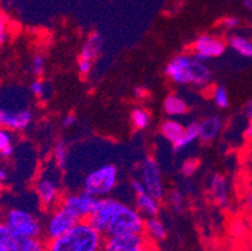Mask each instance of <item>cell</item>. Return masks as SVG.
Here are the masks:
<instances>
[{"label":"cell","instance_id":"6da1fadb","mask_svg":"<svg viewBox=\"0 0 252 251\" xmlns=\"http://www.w3.org/2000/svg\"><path fill=\"white\" fill-rule=\"evenodd\" d=\"M144 221V216L136 207L109 197H100L97 209L88 218L89 224L104 236L142 234Z\"/></svg>","mask_w":252,"mask_h":251},{"label":"cell","instance_id":"7a4b0ae2","mask_svg":"<svg viewBox=\"0 0 252 251\" xmlns=\"http://www.w3.org/2000/svg\"><path fill=\"white\" fill-rule=\"evenodd\" d=\"M104 235L92 226L88 220L78 221L67 232L47 241V251H102Z\"/></svg>","mask_w":252,"mask_h":251},{"label":"cell","instance_id":"3957f363","mask_svg":"<svg viewBox=\"0 0 252 251\" xmlns=\"http://www.w3.org/2000/svg\"><path fill=\"white\" fill-rule=\"evenodd\" d=\"M164 73L176 84H193L201 87L207 86L212 77L205 62L198 61L189 54L176 55L168 62Z\"/></svg>","mask_w":252,"mask_h":251},{"label":"cell","instance_id":"277c9868","mask_svg":"<svg viewBox=\"0 0 252 251\" xmlns=\"http://www.w3.org/2000/svg\"><path fill=\"white\" fill-rule=\"evenodd\" d=\"M4 222L18 239L40 238L44 232L42 222L22 209H10L4 216Z\"/></svg>","mask_w":252,"mask_h":251},{"label":"cell","instance_id":"5b68a950","mask_svg":"<svg viewBox=\"0 0 252 251\" xmlns=\"http://www.w3.org/2000/svg\"><path fill=\"white\" fill-rule=\"evenodd\" d=\"M118 182V169L114 165H103L87 175L83 182V191L92 196H107L116 188Z\"/></svg>","mask_w":252,"mask_h":251},{"label":"cell","instance_id":"8992f818","mask_svg":"<svg viewBox=\"0 0 252 251\" xmlns=\"http://www.w3.org/2000/svg\"><path fill=\"white\" fill-rule=\"evenodd\" d=\"M141 181L151 196L161 201L166 196L161 167L153 157H147L141 166Z\"/></svg>","mask_w":252,"mask_h":251},{"label":"cell","instance_id":"52a82bcc","mask_svg":"<svg viewBox=\"0 0 252 251\" xmlns=\"http://www.w3.org/2000/svg\"><path fill=\"white\" fill-rule=\"evenodd\" d=\"M99 199L92 196L89 193L78 192V193H68L62 197L61 206L67 209L69 213H72L79 221L88 220L89 216L94 213L97 209V205Z\"/></svg>","mask_w":252,"mask_h":251},{"label":"cell","instance_id":"ba28073f","mask_svg":"<svg viewBox=\"0 0 252 251\" xmlns=\"http://www.w3.org/2000/svg\"><path fill=\"white\" fill-rule=\"evenodd\" d=\"M78 221L79 220L67 209H64L61 205L57 206L56 209L52 210L44 226V234L47 236V240L57 239L62 235L67 234Z\"/></svg>","mask_w":252,"mask_h":251},{"label":"cell","instance_id":"9c48e42d","mask_svg":"<svg viewBox=\"0 0 252 251\" xmlns=\"http://www.w3.org/2000/svg\"><path fill=\"white\" fill-rule=\"evenodd\" d=\"M224 50H226V43L221 38L212 34H202L192 44L193 57L201 62L219 58L223 54Z\"/></svg>","mask_w":252,"mask_h":251},{"label":"cell","instance_id":"30bf717a","mask_svg":"<svg viewBox=\"0 0 252 251\" xmlns=\"http://www.w3.org/2000/svg\"><path fill=\"white\" fill-rule=\"evenodd\" d=\"M148 243L151 241L144 235V232L142 234L109 235V236H104L102 251H128L147 245Z\"/></svg>","mask_w":252,"mask_h":251},{"label":"cell","instance_id":"8fae6325","mask_svg":"<svg viewBox=\"0 0 252 251\" xmlns=\"http://www.w3.org/2000/svg\"><path fill=\"white\" fill-rule=\"evenodd\" d=\"M35 191L39 202L48 210H53L61 204V190L57 181H54L52 177L47 175L39 176L35 183Z\"/></svg>","mask_w":252,"mask_h":251},{"label":"cell","instance_id":"7c38bea8","mask_svg":"<svg viewBox=\"0 0 252 251\" xmlns=\"http://www.w3.org/2000/svg\"><path fill=\"white\" fill-rule=\"evenodd\" d=\"M33 112L31 109H8L0 108V127L9 131H24L33 122Z\"/></svg>","mask_w":252,"mask_h":251},{"label":"cell","instance_id":"4fadbf2b","mask_svg":"<svg viewBox=\"0 0 252 251\" xmlns=\"http://www.w3.org/2000/svg\"><path fill=\"white\" fill-rule=\"evenodd\" d=\"M208 193L219 206L227 209L231 206L230 186L227 179L221 174H215L208 182Z\"/></svg>","mask_w":252,"mask_h":251},{"label":"cell","instance_id":"5bb4252c","mask_svg":"<svg viewBox=\"0 0 252 251\" xmlns=\"http://www.w3.org/2000/svg\"><path fill=\"white\" fill-rule=\"evenodd\" d=\"M223 128V121L219 116H211L200 122V136L198 140L203 143L215 141Z\"/></svg>","mask_w":252,"mask_h":251},{"label":"cell","instance_id":"9a60e30c","mask_svg":"<svg viewBox=\"0 0 252 251\" xmlns=\"http://www.w3.org/2000/svg\"><path fill=\"white\" fill-rule=\"evenodd\" d=\"M144 235L147 236L151 243H161L166 240L167 229L158 216L155 217H147L144 221Z\"/></svg>","mask_w":252,"mask_h":251},{"label":"cell","instance_id":"2e32d148","mask_svg":"<svg viewBox=\"0 0 252 251\" xmlns=\"http://www.w3.org/2000/svg\"><path fill=\"white\" fill-rule=\"evenodd\" d=\"M136 209L144 216V218L155 217L159 214L161 205H159V201L151 196L150 193L144 192L136 196Z\"/></svg>","mask_w":252,"mask_h":251},{"label":"cell","instance_id":"e0dca14e","mask_svg":"<svg viewBox=\"0 0 252 251\" xmlns=\"http://www.w3.org/2000/svg\"><path fill=\"white\" fill-rule=\"evenodd\" d=\"M103 47V36L102 34L94 32L92 33L91 36L87 38V40L84 41V44L82 45L81 53H79V58L89 59V61H94L99 55L100 50Z\"/></svg>","mask_w":252,"mask_h":251},{"label":"cell","instance_id":"ac0fdd59","mask_svg":"<svg viewBox=\"0 0 252 251\" xmlns=\"http://www.w3.org/2000/svg\"><path fill=\"white\" fill-rule=\"evenodd\" d=\"M159 131H161V135L166 138L167 141L171 142L172 146H175L182 138L185 127L175 119H166V121L162 122Z\"/></svg>","mask_w":252,"mask_h":251},{"label":"cell","instance_id":"d6986e66","mask_svg":"<svg viewBox=\"0 0 252 251\" xmlns=\"http://www.w3.org/2000/svg\"><path fill=\"white\" fill-rule=\"evenodd\" d=\"M163 110L168 116H182L187 113L189 106L185 102V100L177 94H169L163 101Z\"/></svg>","mask_w":252,"mask_h":251},{"label":"cell","instance_id":"ffe728a7","mask_svg":"<svg viewBox=\"0 0 252 251\" xmlns=\"http://www.w3.org/2000/svg\"><path fill=\"white\" fill-rule=\"evenodd\" d=\"M198 136H200V122H189L185 127V132H183V136L180 140V142L173 146V151L180 152L182 149H185L186 147L193 143L196 140H198Z\"/></svg>","mask_w":252,"mask_h":251},{"label":"cell","instance_id":"44dd1931","mask_svg":"<svg viewBox=\"0 0 252 251\" xmlns=\"http://www.w3.org/2000/svg\"><path fill=\"white\" fill-rule=\"evenodd\" d=\"M0 248L4 251H19V239L5 225L0 221Z\"/></svg>","mask_w":252,"mask_h":251},{"label":"cell","instance_id":"7402d4cb","mask_svg":"<svg viewBox=\"0 0 252 251\" xmlns=\"http://www.w3.org/2000/svg\"><path fill=\"white\" fill-rule=\"evenodd\" d=\"M228 45L241 57L252 58V41L250 39L241 36H231L228 38Z\"/></svg>","mask_w":252,"mask_h":251},{"label":"cell","instance_id":"603a6c76","mask_svg":"<svg viewBox=\"0 0 252 251\" xmlns=\"http://www.w3.org/2000/svg\"><path fill=\"white\" fill-rule=\"evenodd\" d=\"M130 121L136 130H146L151 123V113L146 108L136 107L130 112Z\"/></svg>","mask_w":252,"mask_h":251},{"label":"cell","instance_id":"cb8c5ba5","mask_svg":"<svg viewBox=\"0 0 252 251\" xmlns=\"http://www.w3.org/2000/svg\"><path fill=\"white\" fill-rule=\"evenodd\" d=\"M68 158H69V149L65 142L59 141L54 146L53 149V160L56 163V167L58 170H64L68 163Z\"/></svg>","mask_w":252,"mask_h":251},{"label":"cell","instance_id":"d4e9b609","mask_svg":"<svg viewBox=\"0 0 252 251\" xmlns=\"http://www.w3.org/2000/svg\"><path fill=\"white\" fill-rule=\"evenodd\" d=\"M19 251H47V243L40 238L20 239Z\"/></svg>","mask_w":252,"mask_h":251},{"label":"cell","instance_id":"484cf974","mask_svg":"<svg viewBox=\"0 0 252 251\" xmlns=\"http://www.w3.org/2000/svg\"><path fill=\"white\" fill-rule=\"evenodd\" d=\"M168 204L175 213H182L186 205L185 193L180 190H172L168 193Z\"/></svg>","mask_w":252,"mask_h":251},{"label":"cell","instance_id":"4316f807","mask_svg":"<svg viewBox=\"0 0 252 251\" xmlns=\"http://www.w3.org/2000/svg\"><path fill=\"white\" fill-rule=\"evenodd\" d=\"M31 92L38 98L47 101L50 97V86L43 82L40 78H35L33 82L31 83Z\"/></svg>","mask_w":252,"mask_h":251},{"label":"cell","instance_id":"83f0119b","mask_svg":"<svg viewBox=\"0 0 252 251\" xmlns=\"http://www.w3.org/2000/svg\"><path fill=\"white\" fill-rule=\"evenodd\" d=\"M212 98H214L215 105L221 109H227L230 107V97H228L227 89L223 86H217L214 89L212 93Z\"/></svg>","mask_w":252,"mask_h":251},{"label":"cell","instance_id":"f1b7e54d","mask_svg":"<svg viewBox=\"0 0 252 251\" xmlns=\"http://www.w3.org/2000/svg\"><path fill=\"white\" fill-rule=\"evenodd\" d=\"M31 71L35 78H40L45 72V58L40 53L34 54L33 59L31 62Z\"/></svg>","mask_w":252,"mask_h":251},{"label":"cell","instance_id":"f546056e","mask_svg":"<svg viewBox=\"0 0 252 251\" xmlns=\"http://www.w3.org/2000/svg\"><path fill=\"white\" fill-rule=\"evenodd\" d=\"M198 167H200L198 166V161L194 160V158H191V160H187L183 162V165L181 166V172H182L183 176L189 179V177H192L196 174Z\"/></svg>","mask_w":252,"mask_h":251},{"label":"cell","instance_id":"4dcf8cb0","mask_svg":"<svg viewBox=\"0 0 252 251\" xmlns=\"http://www.w3.org/2000/svg\"><path fill=\"white\" fill-rule=\"evenodd\" d=\"M11 141H13L11 131L0 127V152L3 151V149H5L6 147L11 146Z\"/></svg>","mask_w":252,"mask_h":251},{"label":"cell","instance_id":"1f68e13d","mask_svg":"<svg viewBox=\"0 0 252 251\" xmlns=\"http://www.w3.org/2000/svg\"><path fill=\"white\" fill-rule=\"evenodd\" d=\"M78 72L82 75H88L91 73L92 68H93V62L89 61V59L84 58H78Z\"/></svg>","mask_w":252,"mask_h":251},{"label":"cell","instance_id":"d6a6232c","mask_svg":"<svg viewBox=\"0 0 252 251\" xmlns=\"http://www.w3.org/2000/svg\"><path fill=\"white\" fill-rule=\"evenodd\" d=\"M8 39V22L5 17L0 14V45H3Z\"/></svg>","mask_w":252,"mask_h":251},{"label":"cell","instance_id":"836d02e7","mask_svg":"<svg viewBox=\"0 0 252 251\" xmlns=\"http://www.w3.org/2000/svg\"><path fill=\"white\" fill-rule=\"evenodd\" d=\"M240 24V19L236 17H227L222 20V27H224L226 29H235Z\"/></svg>","mask_w":252,"mask_h":251},{"label":"cell","instance_id":"e575fe53","mask_svg":"<svg viewBox=\"0 0 252 251\" xmlns=\"http://www.w3.org/2000/svg\"><path fill=\"white\" fill-rule=\"evenodd\" d=\"M130 187H132V190H133L134 195H141V193H144L147 192L146 191V188H144V185L142 183L141 179H133L132 181V183H130Z\"/></svg>","mask_w":252,"mask_h":251},{"label":"cell","instance_id":"d590c367","mask_svg":"<svg viewBox=\"0 0 252 251\" xmlns=\"http://www.w3.org/2000/svg\"><path fill=\"white\" fill-rule=\"evenodd\" d=\"M78 122V118L74 116V114H67V116H64L62 118V126L64 128H69L72 126H74L75 123Z\"/></svg>","mask_w":252,"mask_h":251},{"label":"cell","instance_id":"8d00e7d4","mask_svg":"<svg viewBox=\"0 0 252 251\" xmlns=\"http://www.w3.org/2000/svg\"><path fill=\"white\" fill-rule=\"evenodd\" d=\"M133 96L137 100H146L148 97V91L144 87H136L133 89Z\"/></svg>","mask_w":252,"mask_h":251},{"label":"cell","instance_id":"74e56055","mask_svg":"<svg viewBox=\"0 0 252 251\" xmlns=\"http://www.w3.org/2000/svg\"><path fill=\"white\" fill-rule=\"evenodd\" d=\"M13 153H14V147H13V144H11V146L6 147L5 149H3V151L0 152V157L6 160V158H10L11 156H13Z\"/></svg>","mask_w":252,"mask_h":251},{"label":"cell","instance_id":"f35d334b","mask_svg":"<svg viewBox=\"0 0 252 251\" xmlns=\"http://www.w3.org/2000/svg\"><path fill=\"white\" fill-rule=\"evenodd\" d=\"M128 251H157V249H156V244L148 243L147 245H143L141 246V248L132 249V250H128Z\"/></svg>","mask_w":252,"mask_h":251},{"label":"cell","instance_id":"ab89813d","mask_svg":"<svg viewBox=\"0 0 252 251\" xmlns=\"http://www.w3.org/2000/svg\"><path fill=\"white\" fill-rule=\"evenodd\" d=\"M245 116L249 119V123L252 124V100L249 101L245 106Z\"/></svg>","mask_w":252,"mask_h":251},{"label":"cell","instance_id":"60d3db41","mask_svg":"<svg viewBox=\"0 0 252 251\" xmlns=\"http://www.w3.org/2000/svg\"><path fill=\"white\" fill-rule=\"evenodd\" d=\"M244 137L246 138L249 142H252V124H247L244 130Z\"/></svg>","mask_w":252,"mask_h":251},{"label":"cell","instance_id":"b9f144b4","mask_svg":"<svg viewBox=\"0 0 252 251\" xmlns=\"http://www.w3.org/2000/svg\"><path fill=\"white\" fill-rule=\"evenodd\" d=\"M247 165H249L250 171L252 174V142H250V146L247 148Z\"/></svg>","mask_w":252,"mask_h":251},{"label":"cell","instance_id":"7bdbcfd3","mask_svg":"<svg viewBox=\"0 0 252 251\" xmlns=\"http://www.w3.org/2000/svg\"><path fill=\"white\" fill-rule=\"evenodd\" d=\"M246 207H247V210L252 214V188L247 192L246 195Z\"/></svg>","mask_w":252,"mask_h":251},{"label":"cell","instance_id":"ee69618b","mask_svg":"<svg viewBox=\"0 0 252 251\" xmlns=\"http://www.w3.org/2000/svg\"><path fill=\"white\" fill-rule=\"evenodd\" d=\"M0 179H1V181H5L6 179V172L4 171V169L1 166H0Z\"/></svg>","mask_w":252,"mask_h":251},{"label":"cell","instance_id":"f6af8a7d","mask_svg":"<svg viewBox=\"0 0 252 251\" xmlns=\"http://www.w3.org/2000/svg\"><path fill=\"white\" fill-rule=\"evenodd\" d=\"M244 5L246 6L247 9H250V10H252V0H245Z\"/></svg>","mask_w":252,"mask_h":251},{"label":"cell","instance_id":"bcb514c9","mask_svg":"<svg viewBox=\"0 0 252 251\" xmlns=\"http://www.w3.org/2000/svg\"><path fill=\"white\" fill-rule=\"evenodd\" d=\"M3 188H4V181L0 179V190H3Z\"/></svg>","mask_w":252,"mask_h":251},{"label":"cell","instance_id":"7dc6e473","mask_svg":"<svg viewBox=\"0 0 252 251\" xmlns=\"http://www.w3.org/2000/svg\"><path fill=\"white\" fill-rule=\"evenodd\" d=\"M0 251H4V250H3V249H1V248H0Z\"/></svg>","mask_w":252,"mask_h":251}]
</instances>
